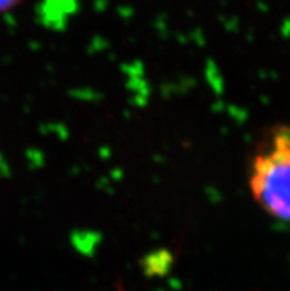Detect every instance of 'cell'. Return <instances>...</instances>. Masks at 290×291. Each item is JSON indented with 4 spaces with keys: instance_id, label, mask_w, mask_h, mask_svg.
I'll return each instance as SVG.
<instances>
[{
    "instance_id": "cell-1",
    "label": "cell",
    "mask_w": 290,
    "mask_h": 291,
    "mask_svg": "<svg viewBox=\"0 0 290 291\" xmlns=\"http://www.w3.org/2000/svg\"><path fill=\"white\" fill-rule=\"evenodd\" d=\"M247 179L260 210L290 223V124H277L263 135L252 155Z\"/></svg>"
},
{
    "instance_id": "cell-2",
    "label": "cell",
    "mask_w": 290,
    "mask_h": 291,
    "mask_svg": "<svg viewBox=\"0 0 290 291\" xmlns=\"http://www.w3.org/2000/svg\"><path fill=\"white\" fill-rule=\"evenodd\" d=\"M19 3H21V0H0V14L14 9Z\"/></svg>"
}]
</instances>
